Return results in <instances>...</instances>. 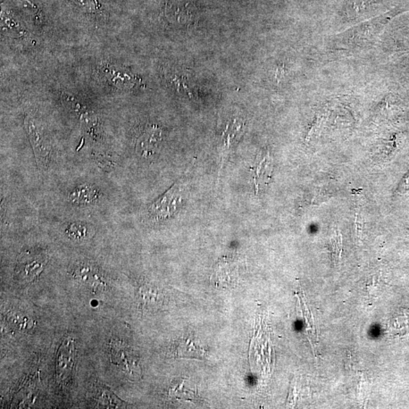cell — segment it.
<instances>
[{
    "label": "cell",
    "mask_w": 409,
    "mask_h": 409,
    "mask_svg": "<svg viewBox=\"0 0 409 409\" xmlns=\"http://www.w3.org/2000/svg\"><path fill=\"white\" fill-rule=\"evenodd\" d=\"M96 191L89 186H83L73 192L69 197L72 201L76 203H89L96 198Z\"/></svg>",
    "instance_id": "9"
},
{
    "label": "cell",
    "mask_w": 409,
    "mask_h": 409,
    "mask_svg": "<svg viewBox=\"0 0 409 409\" xmlns=\"http://www.w3.org/2000/svg\"><path fill=\"white\" fill-rule=\"evenodd\" d=\"M385 21L383 17L358 24L333 38L335 45L339 49L345 50L369 47L379 35Z\"/></svg>",
    "instance_id": "1"
},
{
    "label": "cell",
    "mask_w": 409,
    "mask_h": 409,
    "mask_svg": "<svg viewBox=\"0 0 409 409\" xmlns=\"http://www.w3.org/2000/svg\"><path fill=\"white\" fill-rule=\"evenodd\" d=\"M25 277H31L35 276V274H37L43 268L44 263L39 262V260H33L30 262L28 260V262H25L22 264Z\"/></svg>",
    "instance_id": "10"
},
{
    "label": "cell",
    "mask_w": 409,
    "mask_h": 409,
    "mask_svg": "<svg viewBox=\"0 0 409 409\" xmlns=\"http://www.w3.org/2000/svg\"><path fill=\"white\" fill-rule=\"evenodd\" d=\"M75 354L74 341L69 339L63 342L58 349L56 360L57 377L60 381H65L70 376L74 365Z\"/></svg>",
    "instance_id": "3"
},
{
    "label": "cell",
    "mask_w": 409,
    "mask_h": 409,
    "mask_svg": "<svg viewBox=\"0 0 409 409\" xmlns=\"http://www.w3.org/2000/svg\"><path fill=\"white\" fill-rule=\"evenodd\" d=\"M355 224L357 235L361 237L363 231V220L360 215L356 214Z\"/></svg>",
    "instance_id": "12"
},
{
    "label": "cell",
    "mask_w": 409,
    "mask_h": 409,
    "mask_svg": "<svg viewBox=\"0 0 409 409\" xmlns=\"http://www.w3.org/2000/svg\"><path fill=\"white\" fill-rule=\"evenodd\" d=\"M25 123H26L28 135L37 163L40 165H45L48 161L49 149L43 137H41L40 133H39L35 123L28 119L25 121Z\"/></svg>",
    "instance_id": "7"
},
{
    "label": "cell",
    "mask_w": 409,
    "mask_h": 409,
    "mask_svg": "<svg viewBox=\"0 0 409 409\" xmlns=\"http://www.w3.org/2000/svg\"><path fill=\"white\" fill-rule=\"evenodd\" d=\"M409 190V172L406 174L401 183L399 185L398 191L400 194H403Z\"/></svg>",
    "instance_id": "11"
},
{
    "label": "cell",
    "mask_w": 409,
    "mask_h": 409,
    "mask_svg": "<svg viewBox=\"0 0 409 409\" xmlns=\"http://www.w3.org/2000/svg\"><path fill=\"white\" fill-rule=\"evenodd\" d=\"M175 356L183 358H202L206 350L199 341L193 335H187L179 338L173 346Z\"/></svg>",
    "instance_id": "5"
},
{
    "label": "cell",
    "mask_w": 409,
    "mask_h": 409,
    "mask_svg": "<svg viewBox=\"0 0 409 409\" xmlns=\"http://www.w3.org/2000/svg\"><path fill=\"white\" fill-rule=\"evenodd\" d=\"M138 302L142 310L154 312L160 308L163 303V294L161 290L153 285L141 287L138 292Z\"/></svg>",
    "instance_id": "6"
},
{
    "label": "cell",
    "mask_w": 409,
    "mask_h": 409,
    "mask_svg": "<svg viewBox=\"0 0 409 409\" xmlns=\"http://www.w3.org/2000/svg\"><path fill=\"white\" fill-rule=\"evenodd\" d=\"M162 131L156 127L148 128L140 137L137 141V149L142 156L147 157L155 153L158 144L161 140Z\"/></svg>",
    "instance_id": "8"
},
{
    "label": "cell",
    "mask_w": 409,
    "mask_h": 409,
    "mask_svg": "<svg viewBox=\"0 0 409 409\" xmlns=\"http://www.w3.org/2000/svg\"><path fill=\"white\" fill-rule=\"evenodd\" d=\"M181 203V187L175 185L150 206L148 214L155 221L168 219L178 212Z\"/></svg>",
    "instance_id": "2"
},
{
    "label": "cell",
    "mask_w": 409,
    "mask_h": 409,
    "mask_svg": "<svg viewBox=\"0 0 409 409\" xmlns=\"http://www.w3.org/2000/svg\"><path fill=\"white\" fill-rule=\"evenodd\" d=\"M225 261L217 267L212 281L217 288L235 287L240 281L239 268L235 262Z\"/></svg>",
    "instance_id": "4"
}]
</instances>
